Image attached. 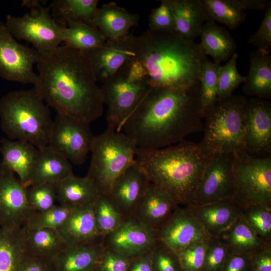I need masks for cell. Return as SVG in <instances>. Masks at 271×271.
<instances>
[{
  "mask_svg": "<svg viewBox=\"0 0 271 271\" xmlns=\"http://www.w3.org/2000/svg\"><path fill=\"white\" fill-rule=\"evenodd\" d=\"M36 65L38 74L34 88L57 113L89 123L102 115L101 91L84 53L65 45L59 46L39 53Z\"/></svg>",
  "mask_w": 271,
  "mask_h": 271,
  "instance_id": "1",
  "label": "cell"
},
{
  "mask_svg": "<svg viewBox=\"0 0 271 271\" xmlns=\"http://www.w3.org/2000/svg\"><path fill=\"white\" fill-rule=\"evenodd\" d=\"M200 85L189 89L151 87L120 131L138 148L160 149L203 130Z\"/></svg>",
  "mask_w": 271,
  "mask_h": 271,
  "instance_id": "2",
  "label": "cell"
},
{
  "mask_svg": "<svg viewBox=\"0 0 271 271\" xmlns=\"http://www.w3.org/2000/svg\"><path fill=\"white\" fill-rule=\"evenodd\" d=\"M133 56L141 63L153 88L189 89L199 85L202 61L206 57L199 43L175 31L148 29L131 35Z\"/></svg>",
  "mask_w": 271,
  "mask_h": 271,
  "instance_id": "3",
  "label": "cell"
},
{
  "mask_svg": "<svg viewBox=\"0 0 271 271\" xmlns=\"http://www.w3.org/2000/svg\"><path fill=\"white\" fill-rule=\"evenodd\" d=\"M212 155L200 143L183 140L160 149L138 148L136 161L151 183L178 205L189 206Z\"/></svg>",
  "mask_w": 271,
  "mask_h": 271,
  "instance_id": "4",
  "label": "cell"
},
{
  "mask_svg": "<svg viewBox=\"0 0 271 271\" xmlns=\"http://www.w3.org/2000/svg\"><path fill=\"white\" fill-rule=\"evenodd\" d=\"M49 107L34 88L11 91L0 98L1 128L9 140L47 146L53 120Z\"/></svg>",
  "mask_w": 271,
  "mask_h": 271,
  "instance_id": "5",
  "label": "cell"
},
{
  "mask_svg": "<svg viewBox=\"0 0 271 271\" xmlns=\"http://www.w3.org/2000/svg\"><path fill=\"white\" fill-rule=\"evenodd\" d=\"M151 87L141 63L128 60L100 87L107 106V129L119 131Z\"/></svg>",
  "mask_w": 271,
  "mask_h": 271,
  "instance_id": "6",
  "label": "cell"
},
{
  "mask_svg": "<svg viewBox=\"0 0 271 271\" xmlns=\"http://www.w3.org/2000/svg\"><path fill=\"white\" fill-rule=\"evenodd\" d=\"M138 147L122 131L106 129L94 136L86 177L99 194H108L116 179L136 161Z\"/></svg>",
  "mask_w": 271,
  "mask_h": 271,
  "instance_id": "7",
  "label": "cell"
},
{
  "mask_svg": "<svg viewBox=\"0 0 271 271\" xmlns=\"http://www.w3.org/2000/svg\"><path fill=\"white\" fill-rule=\"evenodd\" d=\"M246 97L232 95L218 101L205 117L201 145L210 153H239L244 150Z\"/></svg>",
  "mask_w": 271,
  "mask_h": 271,
  "instance_id": "8",
  "label": "cell"
},
{
  "mask_svg": "<svg viewBox=\"0 0 271 271\" xmlns=\"http://www.w3.org/2000/svg\"><path fill=\"white\" fill-rule=\"evenodd\" d=\"M233 200L241 209L253 205L271 207V158L235 153Z\"/></svg>",
  "mask_w": 271,
  "mask_h": 271,
  "instance_id": "9",
  "label": "cell"
},
{
  "mask_svg": "<svg viewBox=\"0 0 271 271\" xmlns=\"http://www.w3.org/2000/svg\"><path fill=\"white\" fill-rule=\"evenodd\" d=\"M22 5L31 11L21 17L9 15L6 18L5 25L13 37L31 43L40 53L59 46L63 26L50 14V7H43L39 1H23Z\"/></svg>",
  "mask_w": 271,
  "mask_h": 271,
  "instance_id": "10",
  "label": "cell"
},
{
  "mask_svg": "<svg viewBox=\"0 0 271 271\" xmlns=\"http://www.w3.org/2000/svg\"><path fill=\"white\" fill-rule=\"evenodd\" d=\"M89 123L76 117L57 113L50 132L48 146L76 165L83 164L94 136Z\"/></svg>",
  "mask_w": 271,
  "mask_h": 271,
  "instance_id": "11",
  "label": "cell"
},
{
  "mask_svg": "<svg viewBox=\"0 0 271 271\" xmlns=\"http://www.w3.org/2000/svg\"><path fill=\"white\" fill-rule=\"evenodd\" d=\"M235 153H213L204 171L191 203L194 207L233 198Z\"/></svg>",
  "mask_w": 271,
  "mask_h": 271,
  "instance_id": "12",
  "label": "cell"
},
{
  "mask_svg": "<svg viewBox=\"0 0 271 271\" xmlns=\"http://www.w3.org/2000/svg\"><path fill=\"white\" fill-rule=\"evenodd\" d=\"M39 57L35 49L18 43L5 24L0 21V77L11 81L34 85L37 79L33 69Z\"/></svg>",
  "mask_w": 271,
  "mask_h": 271,
  "instance_id": "13",
  "label": "cell"
},
{
  "mask_svg": "<svg viewBox=\"0 0 271 271\" xmlns=\"http://www.w3.org/2000/svg\"><path fill=\"white\" fill-rule=\"evenodd\" d=\"M27 189L15 173L0 162V227L19 229L33 212Z\"/></svg>",
  "mask_w": 271,
  "mask_h": 271,
  "instance_id": "14",
  "label": "cell"
},
{
  "mask_svg": "<svg viewBox=\"0 0 271 271\" xmlns=\"http://www.w3.org/2000/svg\"><path fill=\"white\" fill-rule=\"evenodd\" d=\"M244 150L248 155L271 151V104L265 99L247 98L244 115Z\"/></svg>",
  "mask_w": 271,
  "mask_h": 271,
  "instance_id": "15",
  "label": "cell"
},
{
  "mask_svg": "<svg viewBox=\"0 0 271 271\" xmlns=\"http://www.w3.org/2000/svg\"><path fill=\"white\" fill-rule=\"evenodd\" d=\"M158 241L156 231L132 216L124 218L114 230L105 236L102 244L105 248L134 257L151 252Z\"/></svg>",
  "mask_w": 271,
  "mask_h": 271,
  "instance_id": "16",
  "label": "cell"
},
{
  "mask_svg": "<svg viewBox=\"0 0 271 271\" xmlns=\"http://www.w3.org/2000/svg\"><path fill=\"white\" fill-rule=\"evenodd\" d=\"M156 232L158 240L176 253L194 242L210 237L190 208L179 205Z\"/></svg>",
  "mask_w": 271,
  "mask_h": 271,
  "instance_id": "17",
  "label": "cell"
},
{
  "mask_svg": "<svg viewBox=\"0 0 271 271\" xmlns=\"http://www.w3.org/2000/svg\"><path fill=\"white\" fill-rule=\"evenodd\" d=\"M150 183L136 161L114 181L109 195L124 218L133 216Z\"/></svg>",
  "mask_w": 271,
  "mask_h": 271,
  "instance_id": "18",
  "label": "cell"
},
{
  "mask_svg": "<svg viewBox=\"0 0 271 271\" xmlns=\"http://www.w3.org/2000/svg\"><path fill=\"white\" fill-rule=\"evenodd\" d=\"M131 35L106 40L101 46L84 53L88 58L97 81L102 83L113 75L133 56Z\"/></svg>",
  "mask_w": 271,
  "mask_h": 271,
  "instance_id": "19",
  "label": "cell"
},
{
  "mask_svg": "<svg viewBox=\"0 0 271 271\" xmlns=\"http://www.w3.org/2000/svg\"><path fill=\"white\" fill-rule=\"evenodd\" d=\"M178 206L165 191L150 182L133 216L148 227L157 231L170 217Z\"/></svg>",
  "mask_w": 271,
  "mask_h": 271,
  "instance_id": "20",
  "label": "cell"
},
{
  "mask_svg": "<svg viewBox=\"0 0 271 271\" xmlns=\"http://www.w3.org/2000/svg\"><path fill=\"white\" fill-rule=\"evenodd\" d=\"M189 207L210 237H220L242 214L233 198Z\"/></svg>",
  "mask_w": 271,
  "mask_h": 271,
  "instance_id": "21",
  "label": "cell"
},
{
  "mask_svg": "<svg viewBox=\"0 0 271 271\" xmlns=\"http://www.w3.org/2000/svg\"><path fill=\"white\" fill-rule=\"evenodd\" d=\"M67 246L102 242L93 212V204L74 208L64 223L56 229Z\"/></svg>",
  "mask_w": 271,
  "mask_h": 271,
  "instance_id": "22",
  "label": "cell"
},
{
  "mask_svg": "<svg viewBox=\"0 0 271 271\" xmlns=\"http://www.w3.org/2000/svg\"><path fill=\"white\" fill-rule=\"evenodd\" d=\"M139 16L111 2L97 9L92 26L98 29L106 40H116L128 35L138 25Z\"/></svg>",
  "mask_w": 271,
  "mask_h": 271,
  "instance_id": "23",
  "label": "cell"
},
{
  "mask_svg": "<svg viewBox=\"0 0 271 271\" xmlns=\"http://www.w3.org/2000/svg\"><path fill=\"white\" fill-rule=\"evenodd\" d=\"M38 149L27 187L56 184L73 174L70 161L48 145Z\"/></svg>",
  "mask_w": 271,
  "mask_h": 271,
  "instance_id": "24",
  "label": "cell"
},
{
  "mask_svg": "<svg viewBox=\"0 0 271 271\" xmlns=\"http://www.w3.org/2000/svg\"><path fill=\"white\" fill-rule=\"evenodd\" d=\"M38 149L27 142L0 140V161L16 174L19 180L27 187L37 156Z\"/></svg>",
  "mask_w": 271,
  "mask_h": 271,
  "instance_id": "25",
  "label": "cell"
},
{
  "mask_svg": "<svg viewBox=\"0 0 271 271\" xmlns=\"http://www.w3.org/2000/svg\"><path fill=\"white\" fill-rule=\"evenodd\" d=\"M104 249L102 242L67 246L51 260L54 271H90Z\"/></svg>",
  "mask_w": 271,
  "mask_h": 271,
  "instance_id": "26",
  "label": "cell"
},
{
  "mask_svg": "<svg viewBox=\"0 0 271 271\" xmlns=\"http://www.w3.org/2000/svg\"><path fill=\"white\" fill-rule=\"evenodd\" d=\"M249 69L245 76L243 93L265 100L271 98V56L256 49L249 54Z\"/></svg>",
  "mask_w": 271,
  "mask_h": 271,
  "instance_id": "27",
  "label": "cell"
},
{
  "mask_svg": "<svg viewBox=\"0 0 271 271\" xmlns=\"http://www.w3.org/2000/svg\"><path fill=\"white\" fill-rule=\"evenodd\" d=\"M175 23V31L182 37L194 40L207 21L201 0H168Z\"/></svg>",
  "mask_w": 271,
  "mask_h": 271,
  "instance_id": "28",
  "label": "cell"
},
{
  "mask_svg": "<svg viewBox=\"0 0 271 271\" xmlns=\"http://www.w3.org/2000/svg\"><path fill=\"white\" fill-rule=\"evenodd\" d=\"M56 189L59 204L72 208L93 205L100 195L89 178L74 174L56 183Z\"/></svg>",
  "mask_w": 271,
  "mask_h": 271,
  "instance_id": "29",
  "label": "cell"
},
{
  "mask_svg": "<svg viewBox=\"0 0 271 271\" xmlns=\"http://www.w3.org/2000/svg\"><path fill=\"white\" fill-rule=\"evenodd\" d=\"M199 36V43L203 53L210 56L213 62L220 64L235 53L236 45L230 33L223 27L212 21L203 24Z\"/></svg>",
  "mask_w": 271,
  "mask_h": 271,
  "instance_id": "30",
  "label": "cell"
},
{
  "mask_svg": "<svg viewBox=\"0 0 271 271\" xmlns=\"http://www.w3.org/2000/svg\"><path fill=\"white\" fill-rule=\"evenodd\" d=\"M22 230L27 256L51 261L67 247L56 229Z\"/></svg>",
  "mask_w": 271,
  "mask_h": 271,
  "instance_id": "31",
  "label": "cell"
},
{
  "mask_svg": "<svg viewBox=\"0 0 271 271\" xmlns=\"http://www.w3.org/2000/svg\"><path fill=\"white\" fill-rule=\"evenodd\" d=\"M230 249L250 256L271 244L259 236L247 224L242 214L220 236Z\"/></svg>",
  "mask_w": 271,
  "mask_h": 271,
  "instance_id": "32",
  "label": "cell"
},
{
  "mask_svg": "<svg viewBox=\"0 0 271 271\" xmlns=\"http://www.w3.org/2000/svg\"><path fill=\"white\" fill-rule=\"evenodd\" d=\"M98 2V0H55L50 6L51 15L63 26H66L70 23L92 26Z\"/></svg>",
  "mask_w": 271,
  "mask_h": 271,
  "instance_id": "33",
  "label": "cell"
},
{
  "mask_svg": "<svg viewBox=\"0 0 271 271\" xmlns=\"http://www.w3.org/2000/svg\"><path fill=\"white\" fill-rule=\"evenodd\" d=\"M26 257L22 227H0V271H20Z\"/></svg>",
  "mask_w": 271,
  "mask_h": 271,
  "instance_id": "34",
  "label": "cell"
},
{
  "mask_svg": "<svg viewBox=\"0 0 271 271\" xmlns=\"http://www.w3.org/2000/svg\"><path fill=\"white\" fill-rule=\"evenodd\" d=\"M65 45L86 53L102 45L106 41L96 28L80 23H70L62 29Z\"/></svg>",
  "mask_w": 271,
  "mask_h": 271,
  "instance_id": "35",
  "label": "cell"
},
{
  "mask_svg": "<svg viewBox=\"0 0 271 271\" xmlns=\"http://www.w3.org/2000/svg\"><path fill=\"white\" fill-rule=\"evenodd\" d=\"M207 21L217 22L231 30L237 28L246 19L239 0H201Z\"/></svg>",
  "mask_w": 271,
  "mask_h": 271,
  "instance_id": "36",
  "label": "cell"
},
{
  "mask_svg": "<svg viewBox=\"0 0 271 271\" xmlns=\"http://www.w3.org/2000/svg\"><path fill=\"white\" fill-rule=\"evenodd\" d=\"M220 64L205 57L199 74L201 111L203 118L217 102L218 72Z\"/></svg>",
  "mask_w": 271,
  "mask_h": 271,
  "instance_id": "37",
  "label": "cell"
},
{
  "mask_svg": "<svg viewBox=\"0 0 271 271\" xmlns=\"http://www.w3.org/2000/svg\"><path fill=\"white\" fill-rule=\"evenodd\" d=\"M93 212L98 233L102 238L114 230L124 218L109 194L99 195L93 204Z\"/></svg>",
  "mask_w": 271,
  "mask_h": 271,
  "instance_id": "38",
  "label": "cell"
},
{
  "mask_svg": "<svg viewBox=\"0 0 271 271\" xmlns=\"http://www.w3.org/2000/svg\"><path fill=\"white\" fill-rule=\"evenodd\" d=\"M74 208L59 204L44 211H33L23 228L26 230L57 229L64 223Z\"/></svg>",
  "mask_w": 271,
  "mask_h": 271,
  "instance_id": "39",
  "label": "cell"
},
{
  "mask_svg": "<svg viewBox=\"0 0 271 271\" xmlns=\"http://www.w3.org/2000/svg\"><path fill=\"white\" fill-rule=\"evenodd\" d=\"M238 55L236 52L224 65H220L218 72L217 101L233 95V92L245 80L237 68Z\"/></svg>",
  "mask_w": 271,
  "mask_h": 271,
  "instance_id": "40",
  "label": "cell"
},
{
  "mask_svg": "<svg viewBox=\"0 0 271 271\" xmlns=\"http://www.w3.org/2000/svg\"><path fill=\"white\" fill-rule=\"evenodd\" d=\"M247 224L260 237L271 241V207L253 205L242 209Z\"/></svg>",
  "mask_w": 271,
  "mask_h": 271,
  "instance_id": "41",
  "label": "cell"
},
{
  "mask_svg": "<svg viewBox=\"0 0 271 271\" xmlns=\"http://www.w3.org/2000/svg\"><path fill=\"white\" fill-rule=\"evenodd\" d=\"M27 196L33 211L42 212L55 206L57 201L56 184L44 183L27 187Z\"/></svg>",
  "mask_w": 271,
  "mask_h": 271,
  "instance_id": "42",
  "label": "cell"
},
{
  "mask_svg": "<svg viewBox=\"0 0 271 271\" xmlns=\"http://www.w3.org/2000/svg\"><path fill=\"white\" fill-rule=\"evenodd\" d=\"M209 237L194 242L177 253L182 271H202Z\"/></svg>",
  "mask_w": 271,
  "mask_h": 271,
  "instance_id": "43",
  "label": "cell"
},
{
  "mask_svg": "<svg viewBox=\"0 0 271 271\" xmlns=\"http://www.w3.org/2000/svg\"><path fill=\"white\" fill-rule=\"evenodd\" d=\"M228 251V246L221 237H210L202 271H220Z\"/></svg>",
  "mask_w": 271,
  "mask_h": 271,
  "instance_id": "44",
  "label": "cell"
},
{
  "mask_svg": "<svg viewBox=\"0 0 271 271\" xmlns=\"http://www.w3.org/2000/svg\"><path fill=\"white\" fill-rule=\"evenodd\" d=\"M153 271H182L178 255L159 240L151 252Z\"/></svg>",
  "mask_w": 271,
  "mask_h": 271,
  "instance_id": "45",
  "label": "cell"
},
{
  "mask_svg": "<svg viewBox=\"0 0 271 271\" xmlns=\"http://www.w3.org/2000/svg\"><path fill=\"white\" fill-rule=\"evenodd\" d=\"M160 5L153 9L149 17L150 29L162 31H175L173 13L168 0L160 1Z\"/></svg>",
  "mask_w": 271,
  "mask_h": 271,
  "instance_id": "46",
  "label": "cell"
},
{
  "mask_svg": "<svg viewBox=\"0 0 271 271\" xmlns=\"http://www.w3.org/2000/svg\"><path fill=\"white\" fill-rule=\"evenodd\" d=\"M132 258L104 247L94 269L95 271H127Z\"/></svg>",
  "mask_w": 271,
  "mask_h": 271,
  "instance_id": "47",
  "label": "cell"
},
{
  "mask_svg": "<svg viewBox=\"0 0 271 271\" xmlns=\"http://www.w3.org/2000/svg\"><path fill=\"white\" fill-rule=\"evenodd\" d=\"M264 16L257 31L248 39V43L268 53L271 51V8Z\"/></svg>",
  "mask_w": 271,
  "mask_h": 271,
  "instance_id": "48",
  "label": "cell"
},
{
  "mask_svg": "<svg viewBox=\"0 0 271 271\" xmlns=\"http://www.w3.org/2000/svg\"><path fill=\"white\" fill-rule=\"evenodd\" d=\"M220 271H253L249 256L229 248Z\"/></svg>",
  "mask_w": 271,
  "mask_h": 271,
  "instance_id": "49",
  "label": "cell"
},
{
  "mask_svg": "<svg viewBox=\"0 0 271 271\" xmlns=\"http://www.w3.org/2000/svg\"><path fill=\"white\" fill-rule=\"evenodd\" d=\"M253 271H271V244L249 256Z\"/></svg>",
  "mask_w": 271,
  "mask_h": 271,
  "instance_id": "50",
  "label": "cell"
},
{
  "mask_svg": "<svg viewBox=\"0 0 271 271\" xmlns=\"http://www.w3.org/2000/svg\"><path fill=\"white\" fill-rule=\"evenodd\" d=\"M20 271H54L51 261L27 256Z\"/></svg>",
  "mask_w": 271,
  "mask_h": 271,
  "instance_id": "51",
  "label": "cell"
},
{
  "mask_svg": "<svg viewBox=\"0 0 271 271\" xmlns=\"http://www.w3.org/2000/svg\"><path fill=\"white\" fill-rule=\"evenodd\" d=\"M151 252L132 257L127 271H153Z\"/></svg>",
  "mask_w": 271,
  "mask_h": 271,
  "instance_id": "52",
  "label": "cell"
},
{
  "mask_svg": "<svg viewBox=\"0 0 271 271\" xmlns=\"http://www.w3.org/2000/svg\"><path fill=\"white\" fill-rule=\"evenodd\" d=\"M239 2L245 11L255 10L265 12L271 8L270 0H239Z\"/></svg>",
  "mask_w": 271,
  "mask_h": 271,
  "instance_id": "53",
  "label": "cell"
},
{
  "mask_svg": "<svg viewBox=\"0 0 271 271\" xmlns=\"http://www.w3.org/2000/svg\"><path fill=\"white\" fill-rule=\"evenodd\" d=\"M90 271H95V270L94 269L91 270H90Z\"/></svg>",
  "mask_w": 271,
  "mask_h": 271,
  "instance_id": "54",
  "label": "cell"
}]
</instances>
